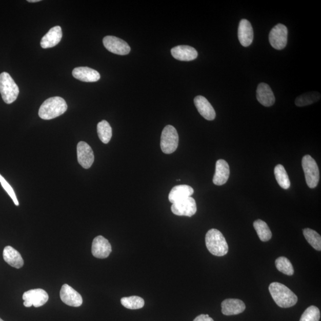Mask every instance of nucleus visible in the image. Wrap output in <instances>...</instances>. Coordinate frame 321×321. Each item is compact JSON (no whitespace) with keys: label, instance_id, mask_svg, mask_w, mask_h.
<instances>
[{"label":"nucleus","instance_id":"4468645a","mask_svg":"<svg viewBox=\"0 0 321 321\" xmlns=\"http://www.w3.org/2000/svg\"><path fill=\"white\" fill-rule=\"evenodd\" d=\"M194 103L199 114L207 121L214 120L216 117L213 107L206 98L203 96H197L194 99Z\"/></svg>","mask_w":321,"mask_h":321},{"label":"nucleus","instance_id":"4be33fe9","mask_svg":"<svg viewBox=\"0 0 321 321\" xmlns=\"http://www.w3.org/2000/svg\"><path fill=\"white\" fill-rule=\"evenodd\" d=\"M3 259L11 267L17 269L22 268L24 265L21 253L10 246H7L4 249Z\"/></svg>","mask_w":321,"mask_h":321},{"label":"nucleus","instance_id":"6ab92c4d","mask_svg":"<svg viewBox=\"0 0 321 321\" xmlns=\"http://www.w3.org/2000/svg\"><path fill=\"white\" fill-rule=\"evenodd\" d=\"M256 98L260 104L265 107H271L275 103V98L270 86L260 83L256 90Z\"/></svg>","mask_w":321,"mask_h":321},{"label":"nucleus","instance_id":"f3484780","mask_svg":"<svg viewBox=\"0 0 321 321\" xmlns=\"http://www.w3.org/2000/svg\"><path fill=\"white\" fill-rule=\"evenodd\" d=\"M222 311L227 316L240 314L246 309L244 302L236 298H227L222 304Z\"/></svg>","mask_w":321,"mask_h":321},{"label":"nucleus","instance_id":"7ed1b4c3","mask_svg":"<svg viewBox=\"0 0 321 321\" xmlns=\"http://www.w3.org/2000/svg\"><path fill=\"white\" fill-rule=\"evenodd\" d=\"M205 244L211 254L216 256H223L229 251V246L223 234L218 230H209L205 236Z\"/></svg>","mask_w":321,"mask_h":321},{"label":"nucleus","instance_id":"cd10ccee","mask_svg":"<svg viewBox=\"0 0 321 321\" xmlns=\"http://www.w3.org/2000/svg\"><path fill=\"white\" fill-rule=\"evenodd\" d=\"M303 233L309 244L311 245L312 247L316 251H320L321 237L320 235L315 230L309 229V228L304 229Z\"/></svg>","mask_w":321,"mask_h":321},{"label":"nucleus","instance_id":"2f4dec72","mask_svg":"<svg viewBox=\"0 0 321 321\" xmlns=\"http://www.w3.org/2000/svg\"><path fill=\"white\" fill-rule=\"evenodd\" d=\"M0 184H1L4 189L6 190V192L8 193L11 198L12 199L14 204L16 205V206H18L19 203H18L16 193H15L12 186L10 185L9 183L6 180V179L4 178L1 174H0Z\"/></svg>","mask_w":321,"mask_h":321},{"label":"nucleus","instance_id":"72a5a7b5","mask_svg":"<svg viewBox=\"0 0 321 321\" xmlns=\"http://www.w3.org/2000/svg\"><path fill=\"white\" fill-rule=\"evenodd\" d=\"M41 2L40 0H28V2L29 3H36Z\"/></svg>","mask_w":321,"mask_h":321},{"label":"nucleus","instance_id":"f257e3e1","mask_svg":"<svg viewBox=\"0 0 321 321\" xmlns=\"http://www.w3.org/2000/svg\"><path fill=\"white\" fill-rule=\"evenodd\" d=\"M272 298L278 307L288 308L297 304L298 298L292 290L283 284L274 282L269 286Z\"/></svg>","mask_w":321,"mask_h":321},{"label":"nucleus","instance_id":"b1692460","mask_svg":"<svg viewBox=\"0 0 321 321\" xmlns=\"http://www.w3.org/2000/svg\"><path fill=\"white\" fill-rule=\"evenodd\" d=\"M320 99L318 92H309L298 96L295 100V104L298 107H304L315 103Z\"/></svg>","mask_w":321,"mask_h":321},{"label":"nucleus","instance_id":"20e7f679","mask_svg":"<svg viewBox=\"0 0 321 321\" xmlns=\"http://www.w3.org/2000/svg\"><path fill=\"white\" fill-rule=\"evenodd\" d=\"M0 93L4 102L7 104L14 102L19 94L18 86L8 73L0 74Z\"/></svg>","mask_w":321,"mask_h":321},{"label":"nucleus","instance_id":"ddd939ff","mask_svg":"<svg viewBox=\"0 0 321 321\" xmlns=\"http://www.w3.org/2000/svg\"><path fill=\"white\" fill-rule=\"evenodd\" d=\"M112 252L111 245L105 237L102 236L96 237L92 245L93 256L99 259H105L109 256Z\"/></svg>","mask_w":321,"mask_h":321},{"label":"nucleus","instance_id":"6e6552de","mask_svg":"<svg viewBox=\"0 0 321 321\" xmlns=\"http://www.w3.org/2000/svg\"><path fill=\"white\" fill-rule=\"evenodd\" d=\"M49 298L48 293L43 289H36L27 291L23 295L24 305L29 308L32 306L35 308L42 307L47 303Z\"/></svg>","mask_w":321,"mask_h":321},{"label":"nucleus","instance_id":"5701e85b","mask_svg":"<svg viewBox=\"0 0 321 321\" xmlns=\"http://www.w3.org/2000/svg\"><path fill=\"white\" fill-rule=\"evenodd\" d=\"M194 193V190L189 185H178L171 189L169 196L171 203L174 204L179 200L191 196Z\"/></svg>","mask_w":321,"mask_h":321},{"label":"nucleus","instance_id":"0eeeda50","mask_svg":"<svg viewBox=\"0 0 321 321\" xmlns=\"http://www.w3.org/2000/svg\"><path fill=\"white\" fill-rule=\"evenodd\" d=\"M288 30L285 25L279 24L272 29L269 35V41L276 50H281L286 47Z\"/></svg>","mask_w":321,"mask_h":321},{"label":"nucleus","instance_id":"393cba45","mask_svg":"<svg viewBox=\"0 0 321 321\" xmlns=\"http://www.w3.org/2000/svg\"><path fill=\"white\" fill-rule=\"evenodd\" d=\"M253 227L261 241L265 242L271 239V231L266 222L261 219H257L253 223Z\"/></svg>","mask_w":321,"mask_h":321},{"label":"nucleus","instance_id":"412c9836","mask_svg":"<svg viewBox=\"0 0 321 321\" xmlns=\"http://www.w3.org/2000/svg\"><path fill=\"white\" fill-rule=\"evenodd\" d=\"M63 33L61 27L57 26L52 28L46 33L41 41V46L43 48H49L54 47L61 42L62 38Z\"/></svg>","mask_w":321,"mask_h":321},{"label":"nucleus","instance_id":"aec40b11","mask_svg":"<svg viewBox=\"0 0 321 321\" xmlns=\"http://www.w3.org/2000/svg\"><path fill=\"white\" fill-rule=\"evenodd\" d=\"M73 76L76 79L85 82H95L100 79V74L88 67H79L74 69Z\"/></svg>","mask_w":321,"mask_h":321},{"label":"nucleus","instance_id":"f704fd0d","mask_svg":"<svg viewBox=\"0 0 321 321\" xmlns=\"http://www.w3.org/2000/svg\"><path fill=\"white\" fill-rule=\"evenodd\" d=\"M0 321H5V320H3L2 318H0Z\"/></svg>","mask_w":321,"mask_h":321},{"label":"nucleus","instance_id":"c85d7f7f","mask_svg":"<svg viewBox=\"0 0 321 321\" xmlns=\"http://www.w3.org/2000/svg\"><path fill=\"white\" fill-rule=\"evenodd\" d=\"M121 303L123 307L127 309H139L144 307L145 301L141 297L133 296L123 297Z\"/></svg>","mask_w":321,"mask_h":321},{"label":"nucleus","instance_id":"7c9ffc66","mask_svg":"<svg viewBox=\"0 0 321 321\" xmlns=\"http://www.w3.org/2000/svg\"><path fill=\"white\" fill-rule=\"evenodd\" d=\"M320 318L319 309L315 306H311L306 309L301 316L300 321H319Z\"/></svg>","mask_w":321,"mask_h":321},{"label":"nucleus","instance_id":"9b49d317","mask_svg":"<svg viewBox=\"0 0 321 321\" xmlns=\"http://www.w3.org/2000/svg\"><path fill=\"white\" fill-rule=\"evenodd\" d=\"M78 163L85 169L90 168L94 162V154L92 148L85 142L81 141L77 146Z\"/></svg>","mask_w":321,"mask_h":321},{"label":"nucleus","instance_id":"473e14b6","mask_svg":"<svg viewBox=\"0 0 321 321\" xmlns=\"http://www.w3.org/2000/svg\"><path fill=\"white\" fill-rule=\"evenodd\" d=\"M193 321H214L208 315L202 314L197 316Z\"/></svg>","mask_w":321,"mask_h":321},{"label":"nucleus","instance_id":"c756f323","mask_svg":"<svg viewBox=\"0 0 321 321\" xmlns=\"http://www.w3.org/2000/svg\"><path fill=\"white\" fill-rule=\"evenodd\" d=\"M275 266L277 270L287 275H293L294 268L292 263L286 257H279L275 260Z\"/></svg>","mask_w":321,"mask_h":321},{"label":"nucleus","instance_id":"39448f33","mask_svg":"<svg viewBox=\"0 0 321 321\" xmlns=\"http://www.w3.org/2000/svg\"><path fill=\"white\" fill-rule=\"evenodd\" d=\"M302 165L309 188H315L319 181V168L315 160L311 155H305L302 158Z\"/></svg>","mask_w":321,"mask_h":321},{"label":"nucleus","instance_id":"f03ea898","mask_svg":"<svg viewBox=\"0 0 321 321\" xmlns=\"http://www.w3.org/2000/svg\"><path fill=\"white\" fill-rule=\"evenodd\" d=\"M67 110L66 101L59 96L51 97L45 101L39 110V116L44 120H51L65 113Z\"/></svg>","mask_w":321,"mask_h":321},{"label":"nucleus","instance_id":"a878e982","mask_svg":"<svg viewBox=\"0 0 321 321\" xmlns=\"http://www.w3.org/2000/svg\"><path fill=\"white\" fill-rule=\"evenodd\" d=\"M274 174L276 180L278 185L284 189H288L290 187V181L285 168L281 164L275 167Z\"/></svg>","mask_w":321,"mask_h":321},{"label":"nucleus","instance_id":"a211bd4d","mask_svg":"<svg viewBox=\"0 0 321 321\" xmlns=\"http://www.w3.org/2000/svg\"><path fill=\"white\" fill-rule=\"evenodd\" d=\"M230 176L229 164L224 159H219L216 163L215 172L213 177L214 184L222 186L226 184Z\"/></svg>","mask_w":321,"mask_h":321},{"label":"nucleus","instance_id":"bb28decb","mask_svg":"<svg viewBox=\"0 0 321 321\" xmlns=\"http://www.w3.org/2000/svg\"><path fill=\"white\" fill-rule=\"evenodd\" d=\"M97 132L100 140L104 144L109 143L112 137V128L108 122L106 121L99 122L97 125Z\"/></svg>","mask_w":321,"mask_h":321},{"label":"nucleus","instance_id":"2eb2a0df","mask_svg":"<svg viewBox=\"0 0 321 321\" xmlns=\"http://www.w3.org/2000/svg\"><path fill=\"white\" fill-rule=\"evenodd\" d=\"M173 57L177 61L190 62L197 57L198 53L195 48L188 46H178L171 50Z\"/></svg>","mask_w":321,"mask_h":321},{"label":"nucleus","instance_id":"1a4fd4ad","mask_svg":"<svg viewBox=\"0 0 321 321\" xmlns=\"http://www.w3.org/2000/svg\"><path fill=\"white\" fill-rule=\"evenodd\" d=\"M171 210L175 215L191 217L197 211L196 201L191 196L186 197L173 204Z\"/></svg>","mask_w":321,"mask_h":321},{"label":"nucleus","instance_id":"f8f14e48","mask_svg":"<svg viewBox=\"0 0 321 321\" xmlns=\"http://www.w3.org/2000/svg\"><path fill=\"white\" fill-rule=\"evenodd\" d=\"M61 298L63 303L70 307H79L83 303L81 295L66 284L62 287Z\"/></svg>","mask_w":321,"mask_h":321},{"label":"nucleus","instance_id":"423d86ee","mask_svg":"<svg viewBox=\"0 0 321 321\" xmlns=\"http://www.w3.org/2000/svg\"><path fill=\"white\" fill-rule=\"evenodd\" d=\"M178 134L173 126L167 125L164 128L161 136V148L166 154H172L178 145Z\"/></svg>","mask_w":321,"mask_h":321},{"label":"nucleus","instance_id":"9d476101","mask_svg":"<svg viewBox=\"0 0 321 321\" xmlns=\"http://www.w3.org/2000/svg\"><path fill=\"white\" fill-rule=\"evenodd\" d=\"M103 44L108 51L115 54L125 55L130 51V47L126 41L114 36H106Z\"/></svg>","mask_w":321,"mask_h":321},{"label":"nucleus","instance_id":"dca6fc26","mask_svg":"<svg viewBox=\"0 0 321 321\" xmlns=\"http://www.w3.org/2000/svg\"><path fill=\"white\" fill-rule=\"evenodd\" d=\"M238 38L242 46L248 47L251 46L253 39V31L250 22L242 19L238 28Z\"/></svg>","mask_w":321,"mask_h":321}]
</instances>
